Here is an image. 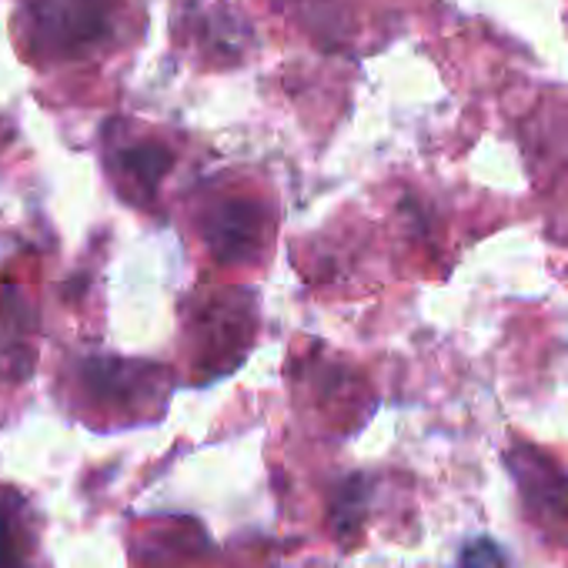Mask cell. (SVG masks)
I'll list each match as a JSON object with an SVG mask.
<instances>
[{"label":"cell","instance_id":"cell-1","mask_svg":"<svg viewBox=\"0 0 568 568\" xmlns=\"http://www.w3.org/2000/svg\"><path fill=\"white\" fill-rule=\"evenodd\" d=\"M204 237L221 261H254L267 241V214L254 201L227 197L207 214Z\"/></svg>","mask_w":568,"mask_h":568},{"label":"cell","instance_id":"cell-3","mask_svg":"<svg viewBox=\"0 0 568 568\" xmlns=\"http://www.w3.org/2000/svg\"><path fill=\"white\" fill-rule=\"evenodd\" d=\"M458 568H505V558H501V548L495 541L478 538V541H471V545L462 548Z\"/></svg>","mask_w":568,"mask_h":568},{"label":"cell","instance_id":"cell-2","mask_svg":"<svg viewBox=\"0 0 568 568\" xmlns=\"http://www.w3.org/2000/svg\"><path fill=\"white\" fill-rule=\"evenodd\" d=\"M168 164H171V154L161 144H138L121 154L124 174L141 187H154L161 181V174L168 171Z\"/></svg>","mask_w":568,"mask_h":568}]
</instances>
